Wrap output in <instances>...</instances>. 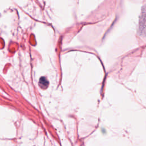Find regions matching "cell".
Here are the masks:
<instances>
[{
  "mask_svg": "<svg viewBox=\"0 0 146 146\" xmlns=\"http://www.w3.org/2000/svg\"><path fill=\"white\" fill-rule=\"evenodd\" d=\"M48 82L46 79V78L44 77H41V78L39 80V86H40L41 88H46V87L48 86Z\"/></svg>",
  "mask_w": 146,
  "mask_h": 146,
  "instance_id": "obj_2",
  "label": "cell"
},
{
  "mask_svg": "<svg viewBox=\"0 0 146 146\" xmlns=\"http://www.w3.org/2000/svg\"><path fill=\"white\" fill-rule=\"evenodd\" d=\"M140 29L141 31L144 33H146V6L145 9L143 10L142 14L141 15V18L140 21Z\"/></svg>",
  "mask_w": 146,
  "mask_h": 146,
  "instance_id": "obj_1",
  "label": "cell"
}]
</instances>
